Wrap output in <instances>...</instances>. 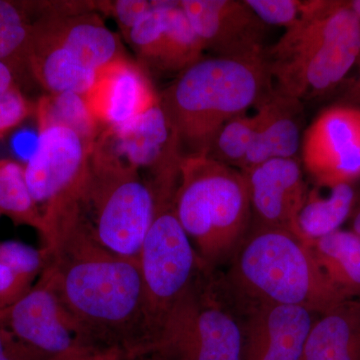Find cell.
I'll return each instance as SVG.
<instances>
[{"mask_svg": "<svg viewBox=\"0 0 360 360\" xmlns=\"http://www.w3.org/2000/svg\"><path fill=\"white\" fill-rule=\"evenodd\" d=\"M180 6L205 45L217 58H264L267 25L245 1L182 0Z\"/></svg>", "mask_w": 360, "mask_h": 360, "instance_id": "cell-12", "label": "cell"}, {"mask_svg": "<svg viewBox=\"0 0 360 360\" xmlns=\"http://www.w3.org/2000/svg\"><path fill=\"white\" fill-rule=\"evenodd\" d=\"M241 360H302L319 314L292 305L246 307Z\"/></svg>", "mask_w": 360, "mask_h": 360, "instance_id": "cell-14", "label": "cell"}, {"mask_svg": "<svg viewBox=\"0 0 360 360\" xmlns=\"http://www.w3.org/2000/svg\"><path fill=\"white\" fill-rule=\"evenodd\" d=\"M231 260L227 284L243 309L292 305L321 314L345 302L322 274L307 243L290 231L255 224Z\"/></svg>", "mask_w": 360, "mask_h": 360, "instance_id": "cell-4", "label": "cell"}, {"mask_svg": "<svg viewBox=\"0 0 360 360\" xmlns=\"http://www.w3.org/2000/svg\"><path fill=\"white\" fill-rule=\"evenodd\" d=\"M49 357L18 340L4 326H0V360H46Z\"/></svg>", "mask_w": 360, "mask_h": 360, "instance_id": "cell-34", "label": "cell"}, {"mask_svg": "<svg viewBox=\"0 0 360 360\" xmlns=\"http://www.w3.org/2000/svg\"><path fill=\"white\" fill-rule=\"evenodd\" d=\"M179 175L148 180L155 210L139 252L155 345L165 319L203 271L175 210Z\"/></svg>", "mask_w": 360, "mask_h": 360, "instance_id": "cell-7", "label": "cell"}, {"mask_svg": "<svg viewBox=\"0 0 360 360\" xmlns=\"http://www.w3.org/2000/svg\"><path fill=\"white\" fill-rule=\"evenodd\" d=\"M354 232L360 236V210L355 215L354 220Z\"/></svg>", "mask_w": 360, "mask_h": 360, "instance_id": "cell-37", "label": "cell"}, {"mask_svg": "<svg viewBox=\"0 0 360 360\" xmlns=\"http://www.w3.org/2000/svg\"><path fill=\"white\" fill-rule=\"evenodd\" d=\"M240 321L224 309L212 283L201 272L169 312L155 352V360H241Z\"/></svg>", "mask_w": 360, "mask_h": 360, "instance_id": "cell-8", "label": "cell"}, {"mask_svg": "<svg viewBox=\"0 0 360 360\" xmlns=\"http://www.w3.org/2000/svg\"><path fill=\"white\" fill-rule=\"evenodd\" d=\"M32 32L26 1L0 0V63L11 70L20 87L32 78L28 68Z\"/></svg>", "mask_w": 360, "mask_h": 360, "instance_id": "cell-24", "label": "cell"}, {"mask_svg": "<svg viewBox=\"0 0 360 360\" xmlns=\"http://www.w3.org/2000/svg\"><path fill=\"white\" fill-rule=\"evenodd\" d=\"M175 210L208 274L231 259L250 231L245 175L207 155L186 156L180 163Z\"/></svg>", "mask_w": 360, "mask_h": 360, "instance_id": "cell-5", "label": "cell"}, {"mask_svg": "<svg viewBox=\"0 0 360 360\" xmlns=\"http://www.w3.org/2000/svg\"><path fill=\"white\" fill-rule=\"evenodd\" d=\"M259 122L257 110L253 115L245 113L232 118L213 139L207 156L238 169L255 139Z\"/></svg>", "mask_w": 360, "mask_h": 360, "instance_id": "cell-28", "label": "cell"}, {"mask_svg": "<svg viewBox=\"0 0 360 360\" xmlns=\"http://www.w3.org/2000/svg\"><path fill=\"white\" fill-rule=\"evenodd\" d=\"M60 198L72 205L97 243L139 260L155 210L153 191L139 172L90 151L82 176Z\"/></svg>", "mask_w": 360, "mask_h": 360, "instance_id": "cell-6", "label": "cell"}, {"mask_svg": "<svg viewBox=\"0 0 360 360\" xmlns=\"http://www.w3.org/2000/svg\"><path fill=\"white\" fill-rule=\"evenodd\" d=\"M46 360H136L127 350L118 347H101L94 345L78 347Z\"/></svg>", "mask_w": 360, "mask_h": 360, "instance_id": "cell-33", "label": "cell"}, {"mask_svg": "<svg viewBox=\"0 0 360 360\" xmlns=\"http://www.w3.org/2000/svg\"><path fill=\"white\" fill-rule=\"evenodd\" d=\"M360 58V20L349 2L311 0L265 61L272 91L302 101L326 94Z\"/></svg>", "mask_w": 360, "mask_h": 360, "instance_id": "cell-3", "label": "cell"}, {"mask_svg": "<svg viewBox=\"0 0 360 360\" xmlns=\"http://www.w3.org/2000/svg\"><path fill=\"white\" fill-rule=\"evenodd\" d=\"M90 148L84 139L60 125L39 127L37 146L25 165L26 184L44 210L65 195L82 176Z\"/></svg>", "mask_w": 360, "mask_h": 360, "instance_id": "cell-13", "label": "cell"}, {"mask_svg": "<svg viewBox=\"0 0 360 360\" xmlns=\"http://www.w3.org/2000/svg\"><path fill=\"white\" fill-rule=\"evenodd\" d=\"M32 18L35 27L94 72L127 58L120 37L104 25L96 11L72 15L32 13Z\"/></svg>", "mask_w": 360, "mask_h": 360, "instance_id": "cell-17", "label": "cell"}, {"mask_svg": "<svg viewBox=\"0 0 360 360\" xmlns=\"http://www.w3.org/2000/svg\"><path fill=\"white\" fill-rule=\"evenodd\" d=\"M262 22L288 28L295 25L309 8L311 0H245Z\"/></svg>", "mask_w": 360, "mask_h": 360, "instance_id": "cell-30", "label": "cell"}, {"mask_svg": "<svg viewBox=\"0 0 360 360\" xmlns=\"http://www.w3.org/2000/svg\"><path fill=\"white\" fill-rule=\"evenodd\" d=\"M169 2L156 1L155 6L124 35L137 56L149 65L155 66L160 58L165 8Z\"/></svg>", "mask_w": 360, "mask_h": 360, "instance_id": "cell-29", "label": "cell"}, {"mask_svg": "<svg viewBox=\"0 0 360 360\" xmlns=\"http://www.w3.org/2000/svg\"><path fill=\"white\" fill-rule=\"evenodd\" d=\"M359 65V75L357 79L355 80L354 84L350 87L349 91H348V97L352 99V101H360V58L357 61Z\"/></svg>", "mask_w": 360, "mask_h": 360, "instance_id": "cell-36", "label": "cell"}, {"mask_svg": "<svg viewBox=\"0 0 360 360\" xmlns=\"http://www.w3.org/2000/svg\"><path fill=\"white\" fill-rule=\"evenodd\" d=\"M0 213L14 224L32 227L40 239L46 234L44 214L26 184L25 165L0 158Z\"/></svg>", "mask_w": 360, "mask_h": 360, "instance_id": "cell-27", "label": "cell"}, {"mask_svg": "<svg viewBox=\"0 0 360 360\" xmlns=\"http://www.w3.org/2000/svg\"><path fill=\"white\" fill-rule=\"evenodd\" d=\"M205 45L189 22L179 1H170L165 13V30L155 68L182 71L202 59Z\"/></svg>", "mask_w": 360, "mask_h": 360, "instance_id": "cell-25", "label": "cell"}, {"mask_svg": "<svg viewBox=\"0 0 360 360\" xmlns=\"http://www.w3.org/2000/svg\"><path fill=\"white\" fill-rule=\"evenodd\" d=\"M328 191L322 195L319 187L309 189L297 217L298 238L302 240H315L340 231L354 210V184H338L328 187Z\"/></svg>", "mask_w": 360, "mask_h": 360, "instance_id": "cell-22", "label": "cell"}, {"mask_svg": "<svg viewBox=\"0 0 360 360\" xmlns=\"http://www.w3.org/2000/svg\"><path fill=\"white\" fill-rule=\"evenodd\" d=\"M84 98L103 130L130 122L160 101L146 70L127 58L99 71Z\"/></svg>", "mask_w": 360, "mask_h": 360, "instance_id": "cell-16", "label": "cell"}, {"mask_svg": "<svg viewBox=\"0 0 360 360\" xmlns=\"http://www.w3.org/2000/svg\"><path fill=\"white\" fill-rule=\"evenodd\" d=\"M0 326L46 356L91 345L65 309L44 269L30 292L0 314Z\"/></svg>", "mask_w": 360, "mask_h": 360, "instance_id": "cell-11", "label": "cell"}, {"mask_svg": "<svg viewBox=\"0 0 360 360\" xmlns=\"http://www.w3.org/2000/svg\"><path fill=\"white\" fill-rule=\"evenodd\" d=\"M243 174L255 224L283 229L298 238L297 217L309 193L300 161L276 158Z\"/></svg>", "mask_w": 360, "mask_h": 360, "instance_id": "cell-15", "label": "cell"}, {"mask_svg": "<svg viewBox=\"0 0 360 360\" xmlns=\"http://www.w3.org/2000/svg\"><path fill=\"white\" fill-rule=\"evenodd\" d=\"M45 271L89 345L118 347L135 359L153 354L155 336L139 262L97 243L68 200L44 210Z\"/></svg>", "mask_w": 360, "mask_h": 360, "instance_id": "cell-1", "label": "cell"}, {"mask_svg": "<svg viewBox=\"0 0 360 360\" xmlns=\"http://www.w3.org/2000/svg\"><path fill=\"white\" fill-rule=\"evenodd\" d=\"M144 359H146V360H155L153 359H151V357H149V356H146V357H143Z\"/></svg>", "mask_w": 360, "mask_h": 360, "instance_id": "cell-38", "label": "cell"}, {"mask_svg": "<svg viewBox=\"0 0 360 360\" xmlns=\"http://www.w3.org/2000/svg\"><path fill=\"white\" fill-rule=\"evenodd\" d=\"M156 1L146 0H117L96 1L97 11L110 14L125 35L139 20L155 6Z\"/></svg>", "mask_w": 360, "mask_h": 360, "instance_id": "cell-32", "label": "cell"}, {"mask_svg": "<svg viewBox=\"0 0 360 360\" xmlns=\"http://www.w3.org/2000/svg\"><path fill=\"white\" fill-rule=\"evenodd\" d=\"M91 151L139 174L146 170L149 179L179 172L184 160L160 101L130 122L103 129Z\"/></svg>", "mask_w": 360, "mask_h": 360, "instance_id": "cell-10", "label": "cell"}, {"mask_svg": "<svg viewBox=\"0 0 360 360\" xmlns=\"http://www.w3.org/2000/svg\"><path fill=\"white\" fill-rule=\"evenodd\" d=\"M14 85H18L16 82L15 77L11 70L0 63V94L6 91V90L11 89Z\"/></svg>", "mask_w": 360, "mask_h": 360, "instance_id": "cell-35", "label": "cell"}, {"mask_svg": "<svg viewBox=\"0 0 360 360\" xmlns=\"http://www.w3.org/2000/svg\"><path fill=\"white\" fill-rule=\"evenodd\" d=\"M0 215H1V213H0Z\"/></svg>", "mask_w": 360, "mask_h": 360, "instance_id": "cell-39", "label": "cell"}, {"mask_svg": "<svg viewBox=\"0 0 360 360\" xmlns=\"http://www.w3.org/2000/svg\"><path fill=\"white\" fill-rule=\"evenodd\" d=\"M302 156L317 186L360 179V108L338 105L322 111L303 134Z\"/></svg>", "mask_w": 360, "mask_h": 360, "instance_id": "cell-9", "label": "cell"}, {"mask_svg": "<svg viewBox=\"0 0 360 360\" xmlns=\"http://www.w3.org/2000/svg\"><path fill=\"white\" fill-rule=\"evenodd\" d=\"M257 108L259 125L238 168L243 172L270 160L295 158L302 148V101L272 92Z\"/></svg>", "mask_w": 360, "mask_h": 360, "instance_id": "cell-18", "label": "cell"}, {"mask_svg": "<svg viewBox=\"0 0 360 360\" xmlns=\"http://www.w3.org/2000/svg\"><path fill=\"white\" fill-rule=\"evenodd\" d=\"M304 243L335 292L343 300L360 298V236L340 229Z\"/></svg>", "mask_w": 360, "mask_h": 360, "instance_id": "cell-21", "label": "cell"}, {"mask_svg": "<svg viewBox=\"0 0 360 360\" xmlns=\"http://www.w3.org/2000/svg\"><path fill=\"white\" fill-rule=\"evenodd\" d=\"M39 127L60 125L77 132L90 150L103 131L90 112L84 96L71 92L45 94L35 104Z\"/></svg>", "mask_w": 360, "mask_h": 360, "instance_id": "cell-26", "label": "cell"}, {"mask_svg": "<svg viewBox=\"0 0 360 360\" xmlns=\"http://www.w3.org/2000/svg\"><path fill=\"white\" fill-rule=\"evenodd\" d=\"M265 56L200 59L160 96L184 158L207 155L220 129L272 94Z\"/></svg>", "mask_w": 360, "mask_h": 360, "instance_id": "cell-2", "label": "cell"}, {"mask_svg": "<svg viewBox=\"0 0 360 360\" xmlns=\"http://www.w3.org/2000/svg\"><path fill=\"white\" fill-rule=\"evenodd\" d=\"M302 360H360V298L319 314Z\"/></svg>", "mask_w": 360, "mask_h": 360, "instance_id": "cell-20", "label": "cell"}, {"mask_svg": "<svg viewBox=\"0 0 360 360\" xmlns=\"http://www.w3.org/2000/svg\"><path fill=\"white\" fill-rule=\"evenodd\" d=\"M35 105L26 98L18 85L0 94V139L34 115Z\"/></svg>", "mask_w": 360, "mask_h": 360, "instance_id": "cell-31", "label": "cell"}, {"mask_svg": "<svg viewBox=\"0 0 360 360\" xmlns=\"http://www.w3.org/2000/svg\"><path fill=\"white\" fill-rule=\"evenodd\" d=\"M28 68L32 79L49 94L71 92L84 96L97 77L96 72L82 65L33 25Z\"/></svg>", "mask_w": 360, "mask_h": 360, "instance_id": "cell-19", "label": "cell"}, {"mask_svg": "<svg viewBox=\"0 0 360 360\" xmlns=\"http://www.w3.org/2000/svg\"><path fill=\"white\" fill-rule=\"evenodd\" d=\"M45 266L44 248L0 241V314L30 292Z\"/></svg>", "mask_w": 360, "mask_h": 360, "instance_id": "cell-23", "label": "cell"}]
</instances>
